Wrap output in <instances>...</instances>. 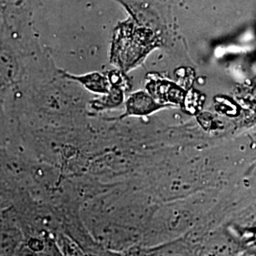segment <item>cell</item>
Returning a JSON list of instances; mask_svg holds the SVG:
<instances>
[{
  "instance_id": "7a4b0ae2",
  "label": "cell",
  "mask_w": 256,
  "mask_h": 256,
  "mask_svg": "<svg viewBox=\"0 0 256 256\" xmlns=\"http://www.w3.org/2000/svg\"><path fill=\"white\" fill-rule=\"evenodd\" d=\"M147 90L158 102H174L178 104L182 99V92L172 84L165 82L152 81L147 84Z\"/></svg>"
},
{
  "instance_id": "6da1fadb",
  "label": "cell",
  "mask_w": 256,
  "mask_h": 256,
  "mask_svg": "<svg viewBox=\"0 0 256 256\" xmlns=\"http://www.w3.org/2000/svg\"><path fill=\"white\" fill-rule=\"evenodd\" d=\"M162 108V104L146 92H138L131 95L126 102L124 116H146Z\"/></svg>"
},
{
  "instance_id": "3957f363",
  "label": "cell",
  "mask_w": 256,
  "mask_h": 256,
  "mask_svg": "<svg viewBox=\"0 0 256 256\" xmlns=\"http://www.w3.org/2000/svg\"><path fill=\"white\" fill-rule=\"evenodd\" d=\"M66 76L81 82L90 92L97 93H108L110 92L108 81L104 76H102L101 74H92L81 77H75L70 75Z\"/></svg>"
},
{
  "instance_id": "277c9868",
  "label": "cell",
  "mask_w": 256,
  "mask_h": 256,
  "mask_svg": "<svg viewBox=\"0 0 256 256\" xmlns=\"http://www.w3.org/2000/svg\"><path fill=\"white\" fill-rule=\"evenodd\" d=\"M108 96L94 102V110H106L120 106L124 100V94L120 86H112L111 90L108 92Z\"/></svg>"
},
{
  "instance_id": "5b68a950",
  "label": "cell",
  "mask_w": 256,
  "mask_h": 256,
  "mask_svg": "<svg viewBox=\"0 0 256 256\" xmlns=\"http://www.w3.org/2000/svg\"><path fill=\"white\" fill-rule=\"evenodd\" d=\"M37 246H39V247H41L43 248V244H42L39 240H37V239H32V240L30 241L28 247L30 248L32 250H36V252L40 250V248H37Z\"/></svg>"
}]
</instances>
